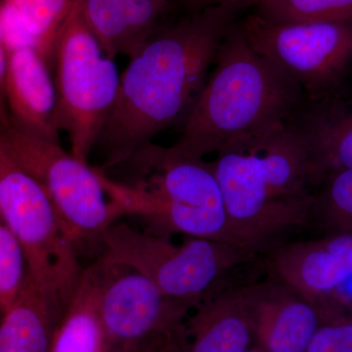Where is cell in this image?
<instances>
[{"mask_svg": "<svg viewBox=\"0 0 352 352\" xmlns=\"http://www.w3.org/2000/svg\"><path fill=\"white\" fill-rule=\"evenodd\" d=\"M154 352H183V346L182 342H173Z\"/></svg>", "mask_w": 352, "mask_h": 352, "instance_id": "obj_27", "label": "cell"}, {"mask_svg": "<svg viewBox=\"0 0 352 352\" xmlns=\"http://www.w3.org/2000/svg\"><path fill=\"white\" fill-rule=\"evenodd\" d=\"M305 95L294 78L252 47L241 25L227 32L200 96L168 147L176 156L204 159L236 138L293 119Z\"/></svg>", "mask_w": 352, "mask_h": 352, "instance_id": "obj_2", "label": "cell"}, {"mask_svg": "<svg viewBox=\"0 0 352 352\" xmlns=\"http://www.w3.org/2000/svg\"><path fill=\"white\" fill-rule=\"evenodd\" d=\"M227 145L237 148L252 175L274 198L314 194L307 143L294 118L250 132Z\"/></svg>", "mask_w": 352, "mask_h": 352, "instance_id": "obj_12", "label": "cell"}, {"mask_svg": "<svg viewBox=\"0 0 352 352\" xmlns=\"http://www.w3.org/2000/svg\"><path fill=\"white\" fill-rule=\"evenodd\" d=\"M14 159L38 182L56 210L65 232L78 245L101 244L109 227L120 219L99 175L62 148L13 126L0 131Z\"/></svg>", "mask_w": 352, "mask_h": 352, "instance_id": "obj_7", "label": "cell"}, {"mask_svg": "<svg viewBox=\"0 0 352 352\" xmlns=\"http://www.w3.org/2000/svg\"><path fill=\"white\" fill-rule=\"evenodd\" d=\"M245 4H217L162 28L133 55L96 147L106 171L170 127L184 124L222 41Z\"/></svg>", "mask_w": 352, "mask_h": 352, "instance_id": "obj_1", "label": "cell"}, {"mask_svg": "<svg viewBox=\"0 0 352 352\" xmlns=\"http://www.w3.org/2000/svg\"><path fill=\"white\" fill-rule=\"evenodd\" d=\"M252 283L230 280L201 300L185 321L183 352H247L254 347Z\"/></svg>", "mask_w": 352, "mask_h": 352, "instance_id": "obj_13", "label": "cell"}, {"mask_svg": "<svg viewBox=\"0 0 352 352\" xmlns=\"http://www.w3.org/2000/svg\"><path fill=\"white\" fill-rule=\"evenodd\" d=\"M102 264L100 312L109 352H154L182 342L193 305L164 295L136 271Z\"/></svg>", "mask_w": 352, "mask_h": 352, "instance_id": "obj_9", "label": "cell"}, {"mask_svg": "<svg viewBox=\"0 0 352 352\" xmlns=\"http://www.w3.org/2000/svg\"><path fill=\"white\" fill-rule=\"evenodd\" d=\"M51 66L32 47L8 51L6 83L10 126L60 143L57 91Z\"/></svg>", "mask_w": 352, "mask_h": 352, "instance_id": "obj_15", "label": "cell"}, {"mask_svg": "<svg viewBox=\"0 0 352 352\" xmlns=\"http://www.w3.org/2000/svg\"><path fill=\"white\" fill-rule=\"evenodd\" d=\"M102 264L83 270L53 336L50 352H109L100 312Z\"/></svg>", "mask_w": 352, "mask_h": 352, "instance_id": "obj_19", "label": "cell"}, {"mask_svg": "<svg viewBox=\"0 0 352 352\" xmlns=\"http://www.w3.org/2000/svg\"><path fill=\"white\" fill-rule=\"evenodd\" d=\"M157 1L164 2V3H168V2L170 1V0H157ZM184 1H187V0H184Z\"/></svg>", "mask_w": 352, "mask_h": 352, "instance_id": "obj_30", "label": "cell"}, {"mask_svg": "<svg viewBox=\"0 0 352 352\" xmlns=\"http://www.w3.org/2000/svg\"><path fill=\"white\" fill-rule=\"evenodd\" d=\"M19 16L36 50L52 65L58 32L76 0H2Z\"/></svg>", "mask_w": 352, "mask_h": 352, "instance_id": "obj_20", "label": "cell"}, {"mask_svg": "<svg viewBox=\"0 0 352 352\" xmlns=\"http://www.w3.org/2000/svg\"><path fill=\"white\" fill-rule=\"evenodd\" d=\"M0 317H1V314H0Z\"/></svg>", "mask_w": 352, "mask_h": 352, "instance_id": "obj_31", "label": "cell"}, {"mask_svg": "<svg viewBox=\"0 0 352 352\" xmlns=\"http://www.w3.org/2000/svg\"><path fill=\"white\" fill-rule=\"evenodd\" d=\"M64 311L28 275L15 302L0 317V352H50Z\"/></svg>", "mask_w": 352, "mask_h": 352, "instance_id": "obj_18", "label": "cell"}, {"mask_svg": "<svg viewBox=\"0 0 352 352\" xmlns=\"http://www.w3.org/2000/svg\"><path fill=\"white\" fill-rule=\"evenodd\" d=\"M256 344L263 352H305L325 322L318 307L270 275L251 285Z\"/></svg>", "mask_w": 352, "mask_h": 352, "instance_id": "obj_14", "label": "cell"}, {"mask_svg": "<svg viewBox=\"0 0 352 352\" xmlns=\"http://www.w3.org/2000/svg\"><path fill=\"white\" fill-rule=\"evenodd\" d=\"M305 352H352V316L324 322Z\"/></svg>", "mask_w": 352, "mask_h": 352, "instance_id": "obj_24", "label": "cell"}, {"mask_svg": "<svg viewBox=\"0 0 352 352\" xmlns=\"http://www.w3.org/2000/svg\"><path fill=\"white\" fill-rule=\"evenodd\" d=\"M252 47L302 87L310 102L333 96L352 62V22H271L252 14L240 24Z\"/></svg>", "mask_w": 352, "mask_h": 352, "instance_id": "obj_8", "label": "cell"}, {"mask_svg": "<svg viewBox=\"0 0 352 352\" xmlns=\"http://www.w3.org/2000/svg\"><path fill=\"white\" fill-rule=\"evenodd\" d=\"M0 215L19 241L28 275L66 308L82 276L76 245L38 182L7 149L0 135Z\"/></svg>", "mask_w": 352, "mask_h": 352, "instance_id": "obj_6", "label": "cell"}, {"mask_svg": "<svg viewBox=\"0 0 352 352\" xmlns=\"http://www.w3.org/2000/svg\"><path fill=\"white\" fill-rule=\"evenodd\" d=\"M250 0H187V4L194 10H201L206 7L217 6V4L229 3V2H239V3H245L248 6Z\"/></svg>", "mask_w": 352, "mask_h": 352, "instance_id": "obj_26", "label": "cell"}, {"mask_svg": "<svg viewBox=\"0 0 352 352\" xmlns=\"http://www.w3.org/2000/svg\"><path fill=\"white\" fill-rule=\"evenodd\" d=\"M157 0H82L83 16L106 54L131 58L162 29Z\"/></svg>", "mask_w": 352, "mask_h": 352, "instance_id": "obj_17", "label": "cell"}, {"mask_svg": "<svg viewBox=\"0 0 352 352\" xmlns=\"http://www.w3.org/2000/svg\"><path fill=\"white\" fill-rule=\"evenodd\" d=\"M234 239L261 256L286 244L287 236L311 221L314 195L276 199L252 175L237 149L227 145L210 162Z\"/></svg>", "mask_w": 352, "mask_h": 352, "instance_id": "obj_10", "label": "cell"}, {"mask_svg": "<svg viewBox=\"0 0 352 352\" xmlns=\"http://www.w3.org/2000/svg\"><path fill=\"white\" fill-rule=\"evenodd\" d=\"M51 68L58 127L68 136L72 154L88 163L115 105L120 75L88 27L82 0H76L58 32Z\"/></svg>", "mask_w": 352, "mask_h": 352, "instance_id": "obj_5", "label": "cell"}, {"mask_svg": "<svg viewBox=\"0 0 352 352\" xmlns=\"http://www.w3.org/2000/svg\"><path fill=\"white\" fill-rule=\"evenodd\" d=\"M265 258L270 275L314 303L325 321L347 314L337 291L352 278V232L286 243Z\"/></svg>", "mask_w": 352, "mask_h": 352, "instance_id": "obj_11", "label": "cell"}, {"mask_svg": "<svg viewBox=\"0 0 352 352\" xmlns=\"http://www.w3.org/2000/svg\"><path fill=\"white\" fill-rule=\"evenodd\" d=\"M100 258L110 265L136 271L164 295L195 307L201 300L230 281V274L252 263L258 254L242 248L187 237L182 244L170 238L112 224L102 240Z\"/></svg>", "mask_w": 352, "mask_h": 352, "instance_id": "obj_4", "label": "cell"}, {"mask_svg": "<svg viewBox=\"0 0 352 352\" xmlns=\"http://www.w3.org/2000/svg\"><path fill=\"white\" fill-rule=\"evenodd\" d=\"M248 6L271 22H352V0H250Z\"/></svg>", "mask_w": 352, "mask_h": 352, "instance_id": "obj_21", "label": "cell"}, {"mask_svg": "<svg viewBox=\"0 0 352 352\" xmlns=\"http://www.w3.org/2000/svg\"><path fill=\"white\" fill-rule=\"evenodd\" d=\"M247 352H263V351H261V349H259L258 346H254V347H252V349H250V351H248Z\"/></svg>", "mask_w": 352, "mask_h": 352, "instance_id": "obj_29", "label": "cell"}, {"mask_svg": "<svg viewBox=\"0 0 352 352\" xmlns=\"http://www.w3.org/2000/svg\"><path fill=\"white\" fill-rule=\"evenodd\" d=\"M316 189L311 220L330 233L352 232V168L328 175Z\"/></svg>", "mask_w": 352, "mask_h": 352, "instance_id": "obj_22", "label": "cell"}, {"mask_svg": "<svg viewBox=\"0 0 352 352\" xmlns=\"http://www.w3.org/2000/svg\"><path fill=\"white\" fill-rule=\"evenodd\" d=\"M7 66H8V50L4 43L3 27L0 18V131L11 126L6 94Z\"/></svg>", "mask_w": 352, "mask_h": 352, "instance_id": "obj_25", "label": "cell"}, {"mask_svg": "<svg viewBox=\"0 0 352 352\" xmlns=\"http://www.w3.org/2000/svg\"><path fill=\"white\" fill-rule=\"evenodd\" d=\"M122 164L129 168L122 182L97 168L120 217H138L144 231L155 235L182 234L239 247L210 163L176 156L168 147L150 142Z\"/></svg>", "mask_w": 352, "mask_h": 352, "instance_id": "obj_3", "label": "cell"}, {"mask_svg": "<svg viewBox=\"0 0 352 352\" xmlns=\"http://www.w3.org/2000/svg\"><path fill=\"white\" fill-rule=\"evenodd\" d=\"M27 276L22 247L0 215V314L15 302Z\"/></svg>", "mask_w": 352, "mask_h": 352, "instance_id": "obj_23", "label": "cell"}, {"mask_svg": "<svg viewBox=\"0 0 352 352\" xmlns=\"http://www.w3.org/2000/svg\"><path fill=\"white\" fill-rule=\"evenodd\" d=\"M347 314L351 315L352 316V300L349 302L346 307Z\"/></svg>", "mask_w": 352, "mask_h": 352, "instance_id": "obj_28", "label": "cell"}, {"mask_svg": "<svg viewBox=\"0 0 352 352\" xmlns=\"http://www.w3.org/2000/svg\"><path fill=\"white\" fill-rule=\"evenodd\" d=\"M294 122L307 143L314 189L328 175L352 168V97L310 102Z\"/></svg>", "mask_w": 352, "mask_h": 352, "instance_id": "obj_16", "label": "cell"}]
</instances>
